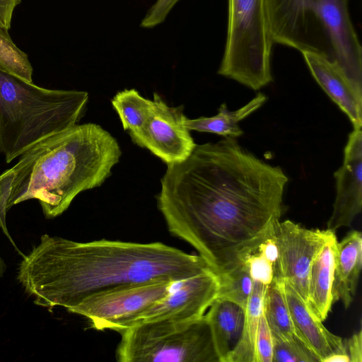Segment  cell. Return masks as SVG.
<instances>
[{"label":"cell","mask_w":362,"mask_h":362,"mask_svg":"<svg viewBox=\"0 0 362 362\" xmlns=\"http://www.w3.org/2000/svg\"><path fill=\"white\" fill-rule=\"evenodd\" d=\"M116 139L95 123L75 124L34 144L8 169L6 210L36 199L47 218L64 212L81 192L100 186L119 162Z\"/></svg>","instance_id":"obj_3"},{"label":"cell","mask_w":362,"mask_h":362,"mask_svg":"<svg viewBox=\"0 0 362 362\" xmlns=\"http://www.w3.org/2000/svg\"><path fill=\"white\" fill-rule=\"evenodd\" d=\"M278 248L272 232L245 257L253 281L268 286L275 276Z\"/></svg>","instance_id":"obj_23"},{"label":"cell","mask_w":362,"mask_h":362,"mask_svg":"<svg viewBox=\"0 0 362 362\" xmlns=\"http://www.w3.org/2000/svg\"><path fill=\"white\" fill-rule=\"evenodd\" d=\"M336 198L327 228L349 226L362 209V131L354 129L344 148L342 165L334 173Z\"/></svg>","instance_id":"obj_12"},{"label":"cell","mask_w":362,"mask_h":362,"mask_svg":"<svg viewBox=\"0 0 362 362\" xmlns=\"http://www.w3.org/2000/svg\"><path fill=\"white\" fill-rule=\"evenodd\" d=\"M119 334V362H220L205 315L189 322L141 323Z\"/></svg>","instance_id":"obj_6"},{"label":"cell","mask_w":362,"mask_h":362,"mask_svg":"<svg viewBox=\"0 0 362 362\" xmlns=\"http://www.w3.org/2000/svg\"><path fill=\"white\" fill-rule=\"evenodd\" d=\"M281 281L296 329L320 361L325 362L326 358L334 354H346L344 339L327 329L322 321L309 310L296 291L288 283Z\"/></svg>","instance_id":"obj_14"},{"label":"cell","mask_w":362,"mask_h":362,"mask_svg":"<svg viewBox=\"0 0 362 362\" xmlns=\"http://www.w3.org/2000/svg\"><path fill=\"white\" fill-rule=\"evenodd\" d=\"M180 0H156L141 22V26L152 28L162 23Z\"/></svg>","instance_id":"obj_27"},{"label":"cell","mask_w":362,"mask_h":362,"mask_svg":"<svg viewBox=\"0 0 362 362\" xmlns=\"http://www.w3.org/2000/svg\"><path fill=\"white\" fill-rule=\"evenodd\" d=\"M0 71L33 82V67L28 55L10 37L8 30L0 27Z\"/></svg>","instance_id":"obj_24"},{"label":"cell","mask_w":362,"mask_h":362,"mask_svg":"<svg viewBox=\"0 0 362 362\" xmlns=\"http://www.w3.org/2000/svg\"><path fill=\"white\" fill-rule=\"evenodd\" d=\"M21 0H0V27L8 30L13 12Z\"/></svg>","instance_id":"obj_30"},{"label":"cell","mask_w":362,"mask_h":362,"mask_svg":"<svg viewBox=\"0 0 362 362\" xmlns=\"http://www.w3.org/2000/svg\"><path fill=\"white\" fill-rule=\"evenodd\" d=\"M6 269V264L3 259L0 257V277L3 275L4 271Z\"/></svg>","instance_id":"obj_31"},{"label":"cell","mask_w":362,"mask_h":362,"mask_svg":"<svg viewBox=\"0 0 362 362\" xmlns=\"http://www.w3.org/2000/svg\"><path fill=\"white\" fill-rule=\"evenodd\" d=\"M265 6L274 43L325 57L362 95V49L349 0H265Z\"/></svg>","instance_id":"obj_4"},{"label":"cell","mask_w":362,"mask_h":362,"mask_svg":"<svg viewBox=\"0 0 362 362\" xmlns=\"http://www.w3.org/2000/svg\"><path fill=\"white\" fill-rule=\"evenodd\" d=\"M262 312L272 336L286 340H303L293 325L281 281L274 278L267 286L263 298Z\"/></svg>","instance_id":"obj_19"},{"label":"cell","mask_w":362,"mask_h":362,"mask_svg":"<svg viewBox=\"0 0 362 362\" xmlns=\"http://www.w3.org/2000/svg\"><path fill=\"white\" fill-rule=\"evenodd\" d=\"M218 276L220 288L217 298L230 300L245 309L254 285L245 260L243 259Z\"/></svg>","instance_id":"obj_22"},{"label":"cell","mask_w":362,"mask_h":362,"mask_svg":"<svg viewBox=\"0 0 362 362\" xmlns=\"http://www.w3.org/2000/svg\"><path fill=\"white\" fill-rule=\"evenodd\" d=\"M273 362L320 361L315 352L300 339L286 340L273 336Z\"/></svg>","instance_id":"obj_25"},{"label":"cell","mask_w":362,"mask_h":362,"mask_svg":"<svg viewBox=\"0 0 362 362\" xmlns=\"http://www.w3.org/2000/svg\"><path fill=\"white\" fill-rule=\"evenodd\" d=\"M266 100V95L258 93L252 100L237 110L229 111L227 105L223 103L220 105L216 115L197 119L185 117L183 123L189 131L212 133L225 138L235 139L243 134L238 123L259 109Z\"/></svg>","instance_id":"obj_18"},{"label":"cell","mask_w":362,"mask_h":362,"mask_svg":"<svg viewBox=\"0 0 362 362\" xmlns=\"http://www.w3.org/2000/svg\"><path fill=\"white\" fill-rule=\"evenodd\" d=\"M205 315L210 325L219 361L229 362L241 339L245 309L230 300L216 298Z\"/></svg>","instance_id":"obj_16"},{"label":"cell","mask_w":362,"mask_h":362,"mask_svg":"<svg viewBox=\"0 0 362 362\" xmlns=\"http://www.w3.org/2000/svg\"><path fill=\"white\" fill-rule=\"evenodd\" d=\"M302 54L315 81L348 116L354 129L361 128L362 95L336 64L317 54Z\"/></svg>","instance_id":"obj_13"},{"label":"cell","mask_w":362,"mask_h":362,"mask_svg":"<svg viewBox=\"0 0 362 362\" xmlns=\"http://www.w3.org/2000/svg\"><path fill=\"white\" fill-rule=\"evenodd\" d=\"M346 354L350 362L362 361V331L360 329L348 339H344Z\"/></svg>","instance_id":"obj_29"},{"label":"cell","mask_w":362,"mask_h":362,"mask_svg":"<svg viewBox=\"0 0 362 362\" xmlns=\"http://www.w3.org/2000/svg\"><path fill=\"white\" fill-rule=\"evenodd\" d=\"M273 336L262 312L255 339V362H273Z\"/></svg>","instance_id":"obj_26"},{"label":"cell","mask_w":362,"mask_h":362,"mask_svg":"<svg viewBox=\"0 0 362 362\" xmlns=\"http://www.w3.org/2000/svg\"><path fill=\"white\" fill-rule=\"evenodd\" d=\"M167 165L158 209L170 233L217 274L252 252L283 212L288 177L234 138L197 145L187 159Z\"/></svg>","instance_id":"obj_1"},{"label":"cell","mask_w":362,"mask_h":362,"mask_svg":"<svg viewBox=\"0 0 362 362\" xmlns=\"http://www.w3.org/2000/svg\"><path fill=\"white\" fill-rule=\"evenodd\" d=\"M211 268L199 255L162 243H81L43 235L19 264L17 279L34 303L69 310L86 298L155 280L177 281Z\"/></svg>","instance_id":"obj_2"},{"label":"cell","mask_w":362,"mask_h":362,"mask_svg":"<svg viewBox=\"0 0 362 362\" xmlns=\"http://www.w3.org/2000/svg\"><path fill=\"white\" fill-rule=\"evenodd\" d=\"M11 181L12 175L8 170L0 175V226L3 232L16 248L14 242L8 233L6 224V204L11 190Z\"/></svg>","instance_id":"obj_28"},{"label":"cell","mask_w":362,"mask_h":362,"mask_svg":"<svg viewBox=\"0 0 362 362\" xmlns=\"http://www.w3.org/2000/svg\"><path fill=\"white\" fill-rule=\"evenodd\" d=\"M219 288V277L211 268L174 281L168 293L138 316L130 327L151 322L197 320L218 297Z\"/></svg>","instance_id":"obj_10"},{"label":"cell","mask_w":362,"mask_h":362,"mask_svg":"<svg viewBox=\"0 0 362 362\" xmlns=\"http://www.w3.org/2000/svg\"><path fill=\"white\" fill-rule=\"evenodd\" d=\"M111 103L123 129L129 132L134 142L150 117L153 107V100L144 98L135 89H124L117 93Z\"/></svg>","instance_id":"obj_20"},{"label":"cell","mask_w":362,"mask_h":362,"mask_svg":"<svg viewBox=\"0 0 362 362\" xmlns=\"http://www.w3.org/2000/svg\"><path fill=\"white\" fill-rule=\"evenodd\" d=\"M144 128L134 141L146 148L167 165L180 163L192 153L197 144L184 125L183 106L170 107L157 93Z\"/></svg>","instance_id":"obj_11"},{"label":"cell","mask_w":362,"mask_h":362,"mask_svg":"<svg viewBox=\"0 0 362 362\" xmlns=\"http://www.w3.org/2000/svg\"><path fill=\"white\" fill-rule=\"evenodd\" d=\"M88 93L39 87L0 71V153L7 163L80 121Z\"/></svg>","instance_id":"obj_5"},{"label":"cell","mask_w":362,"mask_h":362,"mask_svg":"<svg viewBox=\"0 0 362 362\" xmlns=\"http://www.w3.org/2000/svg\"><path fill=\"white\" fill-rule=\"evenodd\" d=\"M171 280L126 285L90 296L68 311L87 318L93 329L120 333L169 291Z\"/></svg>","instance_id":"obj_8"},{"label":"cell","mask_w":362,"mask_h":362,"mask_svg":"<svg viewBox=\"0 0 362 362\" xmlns=\"http://www.w3.org/2000/svg\"><path fill=\"white\" fill-rule=\"evenodd\" d=\"M267 285L254 281L252 293L245 308L241 339L231 354L229 362H255V339Z\"/></svg>","instance_id":"obj_21"},{"label":"cell","mask_w":362,"mask_h":362,"mask_svg":"<svg viewBox=\"0 0 362 362\" xmlns=\"http://www.w3.org/2000/svg\"><path fill=\"white\" fill-rule=\"evenodd\" d=\"M362 267V234L351 230L336 246L334 279L332 287L333 303L341 300L349 308L355 296Z\"/></svg>","instance_id":"obj_15"},{"label":"cell","mask_w":362,"mask_h":362,"mask_svg":"<svg viewBox=\"0 0 362 362\" xmlns=\"http://www.w3.org/2000/svg\"><path fill=\"white\" fill-rule=\"evenodd\" d=\"M334 231L308 229L290 221H276L273 235L278 248L274 279L288 283L307 302L312 263Z\"/></svg>","instance_id":"obj_9"},{"label":"cell","mask_w":362,"mask_h":362,"mask_svg":"<svg viewBox=\"0 0 362 362\" xmlns=\"http://www.w3.org/2000/svg\"><path fill=\"white\" fill-rule=\"evenodd\" d=\"M337 243L334 233L315 257L308 276L306 305L322 322L327 318L333 304L332 287Z\"/></svg>","instance_id":"obj_17"},{"label":"cell","mask_w":362,"mask_h":362,"mask_svg":"<svg viewBox=\"0 0 362 362\" xmlns=\"http://www.w3.org/2000/svg\"><path fill=\"white\" fill-rule=\"evenodd\" d=\"M265 0H228L226 47L218 74L257 90L272 81Z\"/></svg>","instance_id":"obj_7"}]
</instances>
